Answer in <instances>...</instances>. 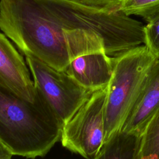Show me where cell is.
<instances>
[{"label":"cell","instance_id":"cell-1","mask_svg":"<svg viewBox=\"0 0 159 159\" xmlns=\"http://www.w3.org/2000/svg\"><path fill=\"white\" fill-rule=\"evenodd\" d=\"M144 25L120 10L80 0H0V29L24 53L65 71L75 58L116 57L145 42Z\"/></svg>","mask_w":159,"mask_h":159},{"label":"cell","instance_id":"cell-2","mask_svg":"<svg viewBox=\"0 0 159 159\" xmlns=\"http://www.w3.org/2000/svg\"><path fill=\"white\" fill-rule=\"evenodd\" d=\"M36 94L29 101L0 85V142L13 155L43 157L60 140L63 124L37 89Z\"/></svg>","mask_w":159,"mask_h":159},{"label":"cell","instance_id":"cell-3","mask_svg":"<svg viewBox=\"0 0 159 159\" xmlns=\"http://www.w3.org/2000/svg\"><path fill=\"white\" fill-rule=\"evenodd\" d=\"M157 59L146 45L137 46L114 57L105 104L104 142L120 130L150 68Z\"/></svg>","mask_w":159,"mask_h":159},{"label":"cell","instance_id":"cell-4","mask_svg":"<svg viewBox=\"0 0 159 159\" xmlns=\"http://www.w3.org/2000/svg\"><path fill=\"white\" fill-rule=\"evenodd\" d=\"M34 86L45 98L63 125L94 91L79 84L65 71H60L28 53L24 54Z\"/></svg>","mask_w":159,"mask_h":159},{"label":"cell","instance_id":"cell-5","mask_svg":"<svg viewBox=\"0 0 159 159\" xmlns=\"http://www.w3.org/2000/svg\"><path fill=\"white\" fill-rule=\"evenodd\" d=\"M107 86L95 91L63 125V147L86 159H93L104 142V112Z\"/></svg>","mask_w":159,"mask_h":159},{"label":"cell","instance_id":"cell-6","mask_svg":"<svg viewBox=\"0 0 159 159\" xmlns=\"http://www.w3.org/2000/svg\"><path fill=\"white\" fill-rule=\"evenodd\" d=\"M0 85L29 101L36 99V89L27 66L4 34L0 32Z\"/></svg>","mask_w":159,"mask_h":159},{"label":"cell","instance_id":"cell-7","mask_svg":"<svg viewBox=\"0 0 159 159\" xmlns=\"http://www.w3.org/2000/svg\"><path fill=\"white\" fill-rule=\"evenodd\" d=\"M158 111L159 58L150 68L119 130L142 134L148 122Z\"/></svg>","mask_w":159,"mask_h":159},{"label":"cell","instance_id":"cell-8","mask_svg":"<svg viewBox=\"0 0 159 159\" xmlns=\"http://www.w3.org/2000/svg\"><path fill=\"white\" fill-rule=\"evenodd\" d=\"M113 66L114 58L99 52L75 58L65 71L81 86L95 91L108 86Z\"/></svg>","mask_w":159,"mask_h":159},{"label":"cell","instance_id":"cell-9","mask_svg":"<svg viewBox=\"0 0 159 159\" xmlns=\"http://www.w3.org/2000/svg\"><path fill=\"white\" fill-rule=\"evenodd\" d=\"M142 134L117 131L106 141L93 159H137Z\"/></svg>","mask_w":159,"mask_h":159},{"label":"cell","instance_id":"cell-10","mask_svg":"<svg viewBox=\"0 0 159 159\" xmlns=\"http://www.w3.org/2000/svg\"><path fill=\"white\" fill-rule=\"evenodd\" d=\"M137 159H159V111L150 119L142 134Z\"/></svg>","mask_w":159,"mask_h":159},{"label":"cell","instance_id":"cell-11","mask_svg":"<svg viewBox=\"0 0 159 159\" xmlns=\"http://www.w3.org/2000/svg\"><path fill=\"white\" fill-rule=\"evenodd\" d=\"M119 10L127 16H139L149 22L159 14V0H122Z\"/></svg>","mask_w":159,"mask_h":159},{"label":"cell","instance_id":"cell-12","mask_svg":"<svg viewBox=\"0 0 159 159\" xmlns=\"http://www.w3.org/2000/svg\"><path fill=\"white\" fill-rule=\"evenodd\" d=\"M145 44L150 52L159 58V14L144 27Z\"/></svg>","mask_w":159,"mask_h":159},{"label":"cell","instance_id":"cell-13","mask_svg":"<svg viewBox=\"0 0 159 159\" xmlns=\"http://www.w3.org/2000/svg\"><path fill=\"white\" fill-rule=\"evenodd\" d=\"M88 4L103 7L111 11H119L122 0H80Z\"/></svg>","mask_w":159,"mask_h":159},{"label":"cell","instance_id":"cell-14","mask_svg":"<svg viewBox=\"0 0 159 159\" xmlns=\"http://www.w3.org/2000/svg\"><path fill=\"white\" fill-rule=\"evenodd\" d=\"M13 154L0 142V159H11Z\"/></svg>","mask_w":159,"mask_h":159}]
</instances>
